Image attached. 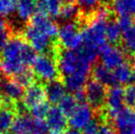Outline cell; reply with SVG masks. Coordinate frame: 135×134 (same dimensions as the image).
I'll return each mask as SVG.
<instances>
[{
  "label": "cell",
  "mask_w": 135,
  "mask_h": 134,
  "mask_svg": "<svg viewBox=\"0 0 135 134\" xmlns=\"http://www.w3.org/2000/svg\"><path fill=\"white\" fill-rule=\"evenodd\" d=\"M36 53L31 45L21 37L9 40L0 58V72L5 76H18L33 65Z\"/></svg>",
  "instance_id": "6da1fadb"
},
{
  "label": "cell",
  "mask_w": 135,
  "mask_h": 134,
  "mask_svg": "<svg viewBox=\"0 0 135 134\" xmlns=\"http://www.w3.org/2000/svg\"><path fill=\"white\" fill-rule=\"evenodd\" d=\"M109 17V10L105 6H101L98 9L89 24L83 30V45L101 51L107 45L105 28Z\"/></svg>",
  "instance_id": "7a4b0ae2"
},
{
  "label": "cell",
  "mask_w": 135,
  "mask_h": 134,
  "mask_svg": "<svg viewBox=\"0 0 135 134\" xmlns=\"http://www.w3.org/2000/svg\"><path fill=\"white\" fill-rule=\"evenodd\" d=\"M33 71L41 80L47 83L57 80L59 74L58 64L55 59L46 53L40 54L36 57L33 63Z\"/></svg>",
  "instance_id": "3957f363"
},
{
  "label": "cell",
  "mask_w": 135,
  "mask_h": 134,
  "mask_svg": "<svg viewBox=\"0 0 135 134\" xmlns=\"http://www.w3.org/2000/svg\"><path fill=\"white\" fill-rule=\"evenodd\" d=\"M57 37L60 45L69 50H77L83 46L82 34L75 22H66L58 29Z\"/></svg>",
  "instance_id": "277c9868"
},
{
  "label": "cell",
  "mask_w": 135,
  "mask_h": 134,
  "mask_svg": "<svg viewBox=\"0 0 135 134\" xmlns=\"http://www.w3.org/2000/svg\"><path fill=\"white\" fill-rule=\"evenodd\" d=\"M25 39L29 41V45L35 51L45 54L52 49V39L41 31L29 24L24 31Z\"/></svg>",
  "instance_id": "5b68a950"
},
{
  "label": "cell",
  "mask_w": 135,
  "mask_h": 134,
  "mask_svg": "<svg viewBox=\"0 0 135 134\" xmlns=\"http://www.w3.org/2000/svg\"><path fill=\"white\" fill-rule=\"evenodd\" d=\"M112 119L116 134H135V109L123 108Z\"/></svg>",
  "instance_id": "8992f818"
},
{
  "label": "cell",
  "mask_w": 135,
  "mask_h": 134,
  "mask_svg": "<svg viewBox=\"0 0 135 134\" xmlns=\"http://www.w3.org/2000/svg\"><path fill=\"white\" fill-rule=\"evenodd\" d=\"M93 120L94 112L92 109V107H90L88 104L81 103L78 104L75 111L69 116L68 123L72 128H75L77 130H84Z\"/></svg>",
  "instance_id": "52a82bcc"
},
{
  "label": "cell",
  "mask_w": 135,
  "mask_h": 134,
  "mask_svg": "<svg viewBox=\"0 0 135 134\" xmlns=\"http://www.w3.org/2000/svg\"><path fill=\"white\" fill-rule=\"evenodd\" d=\"M85 96L88 104L94 108H100L105 102V86L96 80L89 81L85 86Z\"/></svg>",
  "instance_id": "ba28073f"
},
{
  "label": "cell",
  "mask_w": 135,
  "mask_h": 134,
  "mask_svg": "<svg viewBox=\"0 0 135 134\" xmlns=\"http://www.w3.org/2000/svg\"><path fill=\"white\" fill-rule=\"evenodd\" d=\"M105 106L108 116L113 118L118 112L123 108L124 104V90L120 86L114 85L107 91Z\"/></svg>",
  "instance_id": "9c48e42d"
},
{
  "label": "cell",
  "mask_w": 135,
  "mask_h": 134,
  "mask_svg": "<svg viewBox=\"0 0 135 134\" xmlns=\"http://www.w3.org/2000/svg\"><path fill=\"white\" fill-rule=\"evenodd\" d=\"M103 65L109 70H114L125 62V54L122 49L114 45H105L101 49Z\"/></svg>",
  "instance_id": "30bf717a"
},
{
  "label": "cell",
  "mask_w": 135,
  "mask_h": 134,
  "mask_svg": "<svg viewBox=\"0 0 135 134\" xmlns=\"http://www.w3.org/2000/svg\"><path fill=\"white\" fill-rule=\"evenodd\" d=\"M45 122L49 134H63L66 130L67 118L58 108H50Z\"/></svg>",
  "instance_id": "8fae6325"
},
{
  "label": "cell",
  "mask_w": 135,
  "mask_h": 134,
  "mask_svg": "<svg viewBox=\"0 0 135 134\" xmlns=\"http://www.w3.org/2000/svg\"><path fill=\"white\" fill-rule=\"evenodd\" d=\"M30 24L35 28H37L38 30L45 33L51 39L55 37L58 34V27L56 24L53 23L49 16L41 12L35 13L33 18L31 19Z\"/></svg>",
  "instance_id": "7c38bea8"
},
{
  "label": "cell",
  "mask_w": 135,
  "mask_h": 134,
  "mask_svg": "<svg viewBox=\"0 0 135 134\" xmlns=\"http://www.w3.org/2000/svg\"><path fill=\"white\" fill-rule=\"evenodd\" d=\"M45 88L40 84H33L28 87L26 92L24 93L23 97V104L26 108L31 109L38 104L45 102Z\"/></svg>",
  "instance_id": "4fadbf2b"
},
{
  "label": "cell",
  "mask_w": 135,
  "mask_h": 134,
  "mask_svg": "<svg viewBox=\"0 0 135 134\" xmlns=\"http://www.w3.org/2000/svg\"><path fill=\"white\" fill-rule=\"evenodd\" d=\"M45 97L47 98L49 103L51 104H58L66 96V88L64 83L58 80H54L49 82L45 88Z\"/></svg>",
  "instance_id": "5bb4252c"
},
{
  "label": "cell",
  "mask_w": 135,
  "mask_h": 134,
  "mask_svg": "<svg viewBox=\"0 0 135 134\" xmlns=\"http://www.w3.org/2000/svg\"><path fill=\"white\" fill-rule=\"evenodd\" d=\"M36 128V120L31 116L21 114L17 116L11 127V134H30Z\"/></svg>",
  "instance_id": "9a60e30c"
},
{
  "label": "cell",
  "mask_w": 135,
  "mask_h": 134,
  "mask_svg": "<svg viewBox=\"0 0 135 134\" xmlns=\"http://www.w3.org/2000/svg\"><path fill=\"white\" fill-rule=\"evenodd\" d=\"M2 93L4 100L7 102H16L24 97V88L16 80H8L2 84Z\"/></svg>",
  "instance_id": "2e32d148"
},
{
  "label": "cell",
  "mask_w": 135,
  "mask_h": 134,
  "mask_svg": "<svg viewBox=\"0 0 135 134\" xmlns=\"http://www.w3.org/2000/svg\"><path fill=\"white\" fill-rule=\"evenodd\" d=\"M36 4L38 12L51 18H57L63 6V0H36Z\"/></svg>",
  "instance_id": "e0dca14e"
},
{
  "label": "cell",
  "mask_w": 135,
  "mask_h": 134,
  "mask_svg": "<svg viewBox=\"0 0 135 134\" xmlns=\"http://www.w3.org/2000/svg\"><path fill=\"white\" fill-rule=\"evenodd\" d=\"M115 82L120 85H130L134 80V68L133 64L124 62L113 71Z\"/></svg>",
  "instance_id": "ac0fdd59"
},
{
  "label": "cell",
  "mask_w": 135,
  "mask_h": 134,
  "mask_svg": "<svg viewBox=\"0 0 135 134\" xmlns=\"http://www.w3.org/2000/svg\"><path fill=\"white\" fill-rule=\"evenodd\" d=\"M89 73L85 72H76L73 74L66 76L64 78V85L65 88L71 92H78L83 90V87H85L88 82Z\"/></svg>",
  "instance_id": "d6986e66"
},
{
  "label": "cell",
  "mask_w": 135,
  "mask_h": 134,
  "mask_svg": "<svg viewBox=\"0 0 135 134\" xmlns=\"http://www.w3.org/2000/svg\"><path fill=\"white\" fill-rule=\"evenodd\" d=\"M37 8L36 0H17L16 13L19 20L25 22L33 18Z\"/></svg>",
  "instance_id": "ffe728a7"
},
{
  "label": "cell",
  "mask_w": 135,
  "mask_h": 134,
  "mask_svg": "<svg viewBox=\"0 0 135 134\" xmlns=\"http://www.w3.org/2000/svg\"><path fill=\"white\" fill-rule=\"evenodd\" d=\"M15 118V113L10 104H4L3 107L0 108V133L11 130Z\"/></svg>",
  "instance_id": "44dd1931"
},
{
  "label": "cell",
  "mask_w": 135,
  "mask_h": 134,
  "mask_svg": "<svg viewBox=\"0 0 135 134\" xmlns=\"http://www.w3.org/2000/svg\"><path fill=\"white\" fill-rule=\"evenodd\" d=\"M113 9L118 17L135 16V0H113Z\"/></svg>",
  "instance_id": "7402d4cb"
},
{
  "label": "cell",
  "mask_w": 135,
  "mask_h": 134,
  "mask_svg": "<svg viewBox=\"0 0 135 134\" xmlns=\"http://www.w3.org/2000/svg\"><path fill=\"white\" fill-rule=\"evenodd\" d=\"M93 75H94L95 80L103 84L104 86H112L113 87V86H114V84H116L113 72H112V70L105 67L103 64L97 65L95 67Z\"/></svg>",
  "instance_id": "603a6c76"
},
{
  "label": "cell",
  "mask_w": 135,
  "mask_h": 134,
  "mask_svg": "<svg viewBox=\"0 0 135 134\" xmlns=\"http://www.w3.org/2000/svg\"><path fill=\"white\" fill-rule=\"evenodd\" d=\"M122 36V30L120 29L117 22L110 21L108 22L105 28V40L110 44H116Z\"/></svg>",
  "instance_id": "cb8c5ba5"
},
{
  "label": "cell",
  "mask_w": 135,
  "mask_h": 134,
  "mask_svg": "<svg viewBox=\"0 0 135 134\" xmlns=\"http://www.w3.org/2000/svg\"><path fill=\"white\" fill-rule=\"evenodd\" d=\"M77 106H78V102L76 100L74 96H71V95H66L58 103V108L60 109V112L68 116H71V113L75 111Z\"/></svg>",
  "instance_id": "d4e9b609"
},
{
  "label": "cell",
  "mask_w": 135,
  "mask_h": 134,
  "mask_svg": "<svg viewBox=\"0 0 135 134\" xmlns=\"http://www.w3.org/2000/svg\"><path fill=\"white\" fill-rule=\"evenodd\" d=\"M79 15V7L72 2L64 4L59 13V17L67 22H73Z\"/></svg>",
  "instance_id": "484cf974"
},
{
  "label": "cell",
  "mask_w": 135,
  "mask_h": 134,
  "mask_svg": "<svg viewBox=\"0 0 135 134\" xmlns=\"http://www.w3.org/2000/svg\"><path fill=\"white\" fill-rule=\"evenodd\" d=\"M49 109H50L49 104L45 100L41 104H38V106L31 108V114L33 116V118L38 119V120H44L47 116Z\"/></svg>",
  "instance_id": "4316f807"
},
{
  "label": "cell",
  "mask_w": 135,
  "mask_h": 134,
  "mask_svg": "<svg viewBox=\"0 0 135 134\" xmlns=\"http://www.w3.org/2000/svg\"><path fill=\"white\" fill-rule=\"evenodd\" d=\"M122 37H123V44L127 50L132 53H135V22L129 30L123 32Z\"/></svg>",
  "instance_id": "83f0119b"
},
{
  "label": "cell",
  "mask_w": 135,
  "mask_h": 134,
  "mask_svg": "<svg viewBox=\"0 0 135 134\" xmlns=\"http://www.w3.org/2000/svg\"><path fill=\"white\" fill-rule=\"evenodd\" d=\"M17 0H0V16L7 17L16 11Z\"/></svg>",
  "instance_id": "f1b7e54d"
},
{
  "label": "cell",
  "mask_w": 135,
  "mask_h": 134,
  "mask_svg": "<svg viewBox=\"0 0 135 134\" xmlns=\"http://www.w3.org/2000/svg\"><path fill=\"white\" fill-rule=\"evenodd\" d=\"M15 80L19 83L20 85L24 87H30L31 85L34 84L35 81V74L30 70H25L24 72L20 73L18 76L15 77Z\"/></svg>",
  "instance_id": "f546056e"
},
{
  "label": "cell",
  "mask_w": 135,
  "mask_h": 134,
  "mask_svg": "<svg viewBox=\"0 0 135 134\" xmlns=\"http://www.w3.org/2000/svg\"><path fill=\"white\" fill-rule=\"evenodd\" d=\"M124 103L128 108H135V84H130L124 89Z\"/></svg>",
  "instance_id": "4dcf8cb0"
},
{
  "label": "cell",
  "mask_w": 135,
  "mask_h": 134,
  "mask_svg": "<svg viewBox=\"0 0 135 134\" xmlns=\"http://www.w3.org/2000/svg\"><path fill=\"white\" fill-rule=\"evenodd\" d=\"M100 0H77L78 7L84 12H91L99 6Z\"/></svg>",
  "instance_id": "1f68e13d"
},
{
  "label": "cell",
  "mask_w": 135,
  "mask_h": 134,
  "mask_svg": "<svg viewBox=\"0 0 135 134\" xmlns=\"http://www.w3.org/2000/svg\"><path fill=\"white\" fill-rule=\"evenodd\" d=\"M117 24L119 25L120 29L123 31V32H125V31L129 30V29L132 27V25H133V21H132L131 17L122 16V17H119V18H118Z\"/></svg>",
  "instance_id": "d6a6232c"
},
{
  "label": "cell",
  "mask_w": 135,
  "mask_h": 134,
  "mask_svg": "<svg viewBox=\"0 0 135 134\" xmlns=\"http://www.w3.org/2000/svg\"><path fill=\"white\" fill-rule=\"evenodd\" d=\"M36 120V128L32 131L30 134H46V125L44 120H38V119H35Z\"/></svg>",
  "instance_id": "836d02e7"
},
{
  "label": "cell",
  "mask_w": 135,
  "mask_h": 134,
  "mask_svg": "<svg viewBox=\"0 0 135 134\" xmlns=\"http://www.w3.org/2000/svg\"><path fill=\"white\" fill-rule=\"evenodd\" d=\"M100 125L97 120H93L88 126L84 129V134H99L100 131Z\"/></svg>",
  "instance_id": "e575fe53"
},
{
  "label": "cell",
  "mask_w": 135,
  "mask_h": 134,
  "mask_svg": "<svg viewBox=\"0 0 135 134\" xmlns=\"http://www.w3.org/2000/svg\"><path fill=\"white\" fill-rule=\"evenodd\" d=\"M9 40L10 39H9V35H8L7 31H4L2 33H0V52L3 51L4 47L6 46Z\"/></svg>",
  "instance_id": "d590c367"
},
{
  "label": "cell",
  "mask_w": 135,
  "mask_h": 134,
  "mask_svg": "<svg viewBox=\"0 0 135 134\" xmlns=\"http://www.w3.org/2000/svg\"><path fill=\"white\" fill-rule=\"evenodd\" d=\"M99 134H116V132L110 125L104 124V125H101V127H100Z\"/></svg>",
  "instance_id": "8d00e7d4"
},
{
  "label": "cell",
  "mask_w": 135,
  "mask_h": 134,
  "mask_svg": "<svg viewBox=\"0 0 135 134\" xmlns=\"http://www.w3.org/2000/svg\"><path fill=\"white\" fill-rule=\"evenodd\" d=\"M63 134H82L81 133V131L80 130H77V129H75V128H68V129H66V130L64 131Z\"/></svg>",
  "instance_id": "74e56055"
},
{
  "label": "cell",
  "mask_w": 135,
  "mask_h": 134,
  "mask_svg": "<svg viewBox=\"0 0 135 134\" xmlns=\"http://www.w3.org/2000/svg\"><path fill=\"white\" fill-rule=\"evenodd\" d=\"M5 28H6V23H5V21H4V19L0 16V33H2V32H4L5 30Z\"/></svg>",
  "instance_id": "f35d334b"
},
{
  "label": "cell",
  "mask_w": 135,
  "mask_h": 134,
  "mask_svg": "<svg viewBox=\"0 0 135 134\" xmlns=\"http://www.w3.org/2000/svg\"><path fill=\"white\" fill-rule=\"evenodd\" d=\"M2 89V82H1V80H0V90Z\"/></svg>",
  "instance_id": "ab89813d"
},
{
  "label": "cell",
  "mask_w": 135,
  "mask_h": 134,
  "mask_svg": "<svg viewBox=\"0 0 135 134\" xmlns=\"http://www.w3.org/2000/svg\"><path fill=\"white\" fill-rule=\"evenodd\" d=\"M66 1H68V2H71V0H66Z\"/></svg>",
  "instance_id": "60d3db41"
},
{
  "label": "cell",
  "mask_w": 135,
  "mask_h": 134,
  "mask_svg": "<svg viewBox=\"0 0 135 134\" xmlns=\"http://www.w3.org/2000/svg\"><path fill=\"white\" fill-rule=\"evenodd\" d=\"M0 134H1V133H0Z\"/></svg>",
  "instance_id": "b9f144b4"
}]
</instances>
